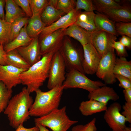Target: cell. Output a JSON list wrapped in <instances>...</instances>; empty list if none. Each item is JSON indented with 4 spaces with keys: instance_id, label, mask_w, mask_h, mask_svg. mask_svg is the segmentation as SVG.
<instances>
[{
    "instance_id": "obj_1",
    "label": "cell",
    "mask_w": 131,
    "mask_h": 131,
    "mask_svg": "<svg viewBox=\"0 0 131 131\" xmlns=\"http://www.w3.org/2000/svg\"><path fill=\"white\" fill-rule=\"evenodd\" d=\"M26 87H23L19 93L11 98L4 110L9 124L16 129L21 123L30 118L29 110L33 101Z\"/></svg>"
},
{
    "instance_id": "obj_2",
    "label": "cell",
    "mask_w": 131,
    "mask_h": 131,
    "mask_svg": "<svg viewBox=\"0 0 131 131\" xmlns=\"http://www.w3.org/2000/svg\"><path fill=\"white\" fill-rule=\"evenodd\" d=\"M54 53L50 52L43 55L40 61L20 74L21 84L26 86L30 93L39 89L48 78L51 61Z\"/></svg>"
},
{
    "instance_id": "obj_3",
    "label": "cell",
    "mask_w": 131,
    "mask_h": 131,
    "mask_svg": "<svg viewBox=\"0 0 131 131\" xmlns=\"http://www.w3.org/2000/svg\"><path fill=\"white\" fill-rule=\"evenodd\" d=\"M63 90L62 86H57L46 92L40 89L37 90L34 101L29 110L30 116L41 117L58 108Z\"/></svg>"
},
{
    "instance_id": "obj_4",
    "label": "cell",
    "mask_w": 131,
    "mask_h": 131,
    "mask_svg": "<svg viewBox=\"0 0 131 131\" xmlns=\"http://www.w3.org/2000/svg\"><path fill=\"white\" fill-rule=\"evenodd\" d=\"M66 107L55 109L46 115L35 118V124L50 129L52 131H67L78 122L70 119L66 112Z\"/></svg>"
},
{
    "instance_id": "obj_5",
    "label": "cell",
    "mask_w": 131,
    "mask_h": 131,
    "mask_svg": "<svg viewBox=\"0 0 131 131\" xmlns=\"http://www.w3.org/2000/svg\"><path fill=\"white\" fill-rule=\"evenodd\" d=\"M64 61L66 68L84 74L83 67V49L76 46L67 36H65L62 45L59 50Z\"/></svg>"
},
{
    "instance_id": "obj_6",
    "label": "cell",
    "mask_w": 131,
    "mask_h": 131,
    "mask_svg": "<svg viewBox=\"0 0 131 131\" xmlns=\"http://www.w3.org/2000/svg\"><path fill=\"white\" fill-rule=\"evenodd\" d=\"M99 81L92 80L86 77L85 74L76 70L69 71L66 76L65 80L62 86L63 89L80 88L88 91L89 93L106 85Z\"/></svg>"
},
{
    "instance_id": "obj_7",
    "label": "cell",
    "mask_w": 131,
    "mask_h": 131,
    "mask_svg": "<svg viewBox=\"0 0 131 131\" xmlns=\"http://www.w3.org/2000/svg\"><path fill=\"white\" fill-rule=\"evenodd\" d=\"M65 64L59 50L54 54L49 67L47 87L50 90L57 86H61L65 80Z\"/></svg>"
},
{
    "instance_id": "obj_8",
    "label": "cell",
    "mask_w": 131,
    "mask_h": 131,
    "mask_svg": "<svg viewBox=\"0 0 131 131\" xmlns=\"http://www.w3.org/2000/svg\"><path fill=\"white\" fill-rule=\"evenodd\" d=\"M116 58L114 52L109 51L101 58L96 73L97 76L106 84H112L116 81L114 73Z\"/></svg>"
},
{
    "instance_id": "obj_9",
    "label": "cell",
    "mask_w": 131,
    "mask_h": 131,
    "mask_svg": "<svg viewBox=\"0 0 131 131\" xmlns=\"http://www.w3.org/2000/svg\"><path fill=\"white\" fill-rule=\"evenodd\" d=\"M91 42L101 58L109 51H115L112 47L117 39L116 36L105 31L98 30L91 32Z\"/></svg>"
},
{
    "instance_id": "obj_10",
    "label": "cell",
    "mask_w": 131,
    "mask_h": 131,
    "mask_svg": "<svg viewBox=\"0 0 131 131\" xmlns=\"http://www.w3.org/2000/svg\"><path fill=\"white\" fill-rule=\"evenodd\" d=\"M122 108L121 105L114 102L107 107L105 111L104 119L112 131H123L126 126V119L120 112Z\"/></svg>"
},
{
    "instance_id": "obj_11",
    "label": "cell",
    "mask_w": 131,
    "mask_h": 131,
    "mask_svg": "<svg viewBox=\"0 0 131 131\" xmlns=\"http://www.w3.org/2000/svg\"><path fill=\"white\" fill-rule=\"evenodd\" d=\"M64 30L60 29L39 37L42 56L50 52L55 53L60 50L62 45L65 36Z\"/></svg>"
},
{
    "instance_id": "obj_12",
    "label": "cell",
    "mask_w": 131,
    "mask_h": 131,
    "mask_svg": "<svg viewBox=\"0 0 131 131\" xmlns=\"http://www.w3.org/2000/svg\"><path fill=\"white\" fill-rule=\"evenodd\" d=\"M82 47L84 54L83 67L84 73L92 75L96 73L101 58L92 43Z\"/></svg>"
},
{
    "instance_id": "obj_13",
    "label": "cell",
    "mask_w": 131,
    "mask_h": 131,
    "mask_svg": "<svg viewBox=\"0 0 131 131\" xmlns=\"http://www.w3.org/2000/svg\"><path fill=\"white\" fill-rule=\"evenodd\" d=\"M81 10L75 8L61 16L57 21L50 25L46 26L39 36L40 37L51 33L57 30L65 29L75 23Z\"/></svg>"
},
{
    "instance_id": "obj_14",
    "label": "cell",
    "mask_w": 131,
    "mask_h": 131,
    "mask_svg": "<svg viewBox=\"0 0 131 131\" xmlns=\"http://www.w3.org/2000/svg\"><path fill=\"white\" fill-rule=\"evenodd\" d=\"M26 70L17 68L11 65H0V81L9 89L22 83L20 74Z\"/></svg>"
},
{
    "instance_id": "obj_15",
    "label": "cell",
    "mask_w": 131,
    "mask_h": 131,
    "mask_svg": "<svg viewBox=\"0 0 131 131\" xmlns=\"http://www.w3.org/2000/svg\"><path fill=\"white\" fill-rule=\"evenodd\" d=\"M21 56L31 66L40 61L41 58L39 36L33 39L27 45L16 49Z\"/></svg>"
},
{
    "instance_id": "obj_16",
    "label": "cell",
    "mask_w": 131,
    "mask_h": 131,
    "mask_svg": "<svg viewBox=\"0 0 131 131\" xmlns=\"http://www.w3.org/2000/svg\"><path fill=\"white\" fill-rule=\"evenodd\" d=\"M88 97L89 99L93 100L107 105L109 101H116L119 98V96L113 88L106 85L89 93Z\"/></svg>"
},
{
    "instance_id": "obj_17",
    "label": "cell",
    "mask_w": 131,
    "mask_h": 131,
    "mask_svg": "<svg viewBox=\"0 0 131 131\" xmlns=\"http://www.w3.org/2000/svg\"><path fill=\"white\" fill-rule=\"evenodd\" d=\"M65 36L72 37L78 41L82 46L92 43L91 32L86 30L75 24L64 30Z\"/></svg>"
},
{
    "instance_id": "obj_18",
    "label": "cell",
    "mask_w": 131,
    "mask_h": 131,
    "mask_svg": "<svg viewBox=\"0 0 131 131\" xmlns=\"http://www.w3.org/2000/svg\"><path fill=\"white\" fill-rule=\"evenodd\" d=\"M99 12L103 13L109 18L118 22L130 23L131 21V11L130 6H123L121 8L106 9Z\"/></svg>"
},
{
    "instance_id": "obj_19",
    "label": "cell",
    "mask_w": 131,
    "mask_h": 131,
    "mask_svg": "<svg viewBox=\"0 0 131 131\" xmlns=\"http://www.w3.org/2000/svg\"><path fill=\"white\" fill-rule=\"evenodd\" d=\"M107 105L91 99L82 101L80 104L79 109L81 114L85 116L105 111L107 108Z\"/></svg>"
},
{
    "instance_id": "obj_20",
    "label": "cell",
    "mask_w": 131,
    "mask_h": 131,
    "mask_svg": "<svg viewBox=\"0 0 131 131\" xmlns=\"http://www.w3.org/2000/svg\"><path fill=\"white\" fill-rule=\"evenodd\" d=\"M27 24V23L22 28L19 34L13 40L4 46V49L6 52L16 49L20 47L26 46L33 39L29 37L26 31Z\"/></svg>"
},
{
    "instance_id": "obj_21",
    "label": "cell",
    "mask_w": 131,
    "mask_h": 131,
    "mask_svg": "<svg viewBox=\"0 0 131 131\" xmlns=\"http://www.w3.org/2000/svg\"><path fill=\"white\" fill-rule=\"evenodd\" d=\"M94 22L95 26L98 30L115 36L118 34L114 23L106 15L100 13H97L95 14Z\"/></svg>"
},
{
    "instance_id": "obj_22",
    "label": "cell",
    "mask_w": 131,
    "mask_h": 131,
    "mask_svg": "<svg viewBox=\"0 0 131 131\" xmlns=\"http://www.w3.org/2000/svg\"><path fill=\"white\" fill-rule=\"evenodd\" d=\"M5 3V20L7 22L11 24L16 19L26 16L14 0H6Z\"/></svg>"
},
{
    "instance_id": "obj_23",
    "label": "cell",
    "mask_w": 131,
    "mask_h": 131,
    "mask_svg": "<svg viewBox=\"0 0 131 131\" xmlns=\"http://www.w3.org/2000/svg\"><path fill=\"white\" fill-rule=\"evenodd\" d=\"M95 15L94 11L81 12L78 15L75 24L88 31H95L98 30L95 24Z\"/></svg>"
},
{
    "instance_id": "obj_24",
    "label": "cell",
    "mask_w": 131,
    "mask_h": 131,
    "mask_svg": "<svg viewBox=\"0 0 131 131\" xmlns=\"http://www.w3.org/2000/svg\"><path fill=\"white\" fill-rule=\"evenodd\" d=\"M46 26L41 20L40 15L33 16L28 19L26 32L29 37L33 39L39 36Z\"/></svg>"
},
{
    "instance_id": "obj_25",
    "label": "cell",
    "mask_w": 131,
    "mask_h": 131,
    "mask_svg": "<svg viewBox=\"0 0 131 131\" xmlns=\"http://www.w3.org/2000/svg\"><path fill=\"white\" fill-rule=\"evenodd\" d=\"M66 14L63 11L48 4L41 13L40 16L42 21L47 26Z\"/></svg>"
},
{
    "instance_id": "obj_26",
    "label": "cell",
    "mask_w": 131,
    "mask_h": 131,
    "mask_svg": "<svg viewBox=\"0 0 131 131\" xmlns=\"http://www.w3.org/2000/svg\"><path fill=\"white\" fill-rule=\"evenodd\" d=\"M114 73L123 76L131 80V61H128L125 57H116Z\"/></svg>"
},
{
    "instance_id": "obj_27",
    "label": "cell",
    "mask_w": 131,
    "mask_h": 131,
    "mask_svg": "<svg viewBox=\"0 0 131 131\" xmlns=\"http://www.w3.org/2000/svg\"><path fill=\"white\" fill-rule=\"evenodd\" d=\"M7 60L10 65L25 70L31 66L21 56L16 49L6 52Z\"/></svg>"
},
{
    "instance_id": "obj_28",
    "label": "cell",
    "mask_w": 131,
    "mask_h": 131,
    "mask_svg": "<svg viewBox=\"0 0 131 131\" xmlns=\"http://www.w3.org/2000/svg\"><path fill=\"white\" fill-rule=\"evenodd\" d=\"M12 93V89H8L2 82L0 81V115L7 107Z\"/></svg>"
},
{
    "instance_id": "obj_29",
    "label": "cell",
    "mask_w": 131,
    "mask_h": 131,
    "mask_svg": "<svg viewBox=\"0 0 131 131\" xmlns=\"http://www.w3.org/2000/svg\"><path fill=\"white\" fill-rule=\"evenodd\" d=\"M28 20L25 17H22L11 23L9 42L13 40L19 34L22 28L27 23Z\"/></svg>"
},
{
    "instance_id": "obj_30",
    "label": "cell",
    "mask_w": 131,
    "mask_h": 131,
    "mask_svg": "<svg viewBox=\"0 0 131 131\" xmlns=\"http://www.w3.org/2000/svg\"><path fill=\"white\" fill-rule=\"evenodd\" d=\"M11 24L0 18V42L5 45L9 42Z\"/></svg>"
},
{
    "instance_id": "obj_31",
    "label": "cell",
    "mask_w": 131,
    "mask_h": 131,
    "mask_svg": "<svg viewBox=\"0 0 131 131\" xmlns=\"http://www.w3.org/2000/svg\"><path fill=\"white\" fill-rule=\"evenodd\" d=\"M92 1L96 10L99 12L103 9L119 8L123 6L115 0H94Z\"/></svg>"
},
{
    "instance_id": "obj_32",
    "label": "cell",
    "mask_w": 131,
    "mask_h": 131,
    "mask_svg": "<svg viewBox=\"0 0 131 131\" xmlns=\"http://www.w3.org/2000/svg\"><path fill=\"white\" fill-rule=\"evenodd\" d=\"M49 0H30V5L32 16L40 15L45 8L48 4Z\"/></svg>"
},
{
    "instance_id": "obj_33",
    "label": "cell",
    "mask_w": 131,
    "mask_h": 131,
    "mask_svg": "<svg viewBox=\"0 0 131 131\" xmlns=\"http://www.w3.org/2000/svg\"><path fill=\"white\" fill-rule=\"evenodd\" d=\"M76 0H58L56 8L67 14L75 8Z\"/></svg>"
},
{
    "instance_id": "obj_34",
    "label": "cell",
    "mask_w": 131,
    "mask_h": 131,
    "mask_svg": "<svg viewBox=\"0 0 131 131\" xmlns=\"http://www.w3.org/2000/svg\"><path fill=\"white\" fill-rule=\"evenodd\" d=\"M117 33L131 37V23L122 22H117L115 24Z\"/></svg>"
},
{
    "instance_id": "obj_35",
    "label": "cell",
    "mask_w": 131,
    "mask_h": 131,
    "mask_svg": "<svg viewBox=\"0 0 131 131\" xmlns=\"http://www.w3.org/2000/svg\"><path fill=\"white\" fill-rule=\"evenodd\" d=\"M75 8L77 10L83 9L87 12H92L96 10L92 1L91 0H77Z\"/></svg>"
},
{
    "instance_id": "obj_36",
    "label": "cell",
    "mask_w": 131,
    "mask_h": 131,
    "mask_svg": "<svg viewBox=\"0 0 131 131\" xmlns=\"http://www.w3.org/2000/svg\"><path fill=\"white\" fill-rule=\"evenodd\" d=\"M96 121V118H94L85 125L79 124L74 126L72 128L71 131H97Z\"/></svg>"
},
{
    "instance_id": "obj_37",
    "label": "cell",
    "mask_w": 131,
    "mask_h": 131,
    "mask_svg": "<svg viewBox=\"0 0 131 131\" xmlns=\"http://www.w3.org/2000/svg\"><path fill=\"white\" fill-rule=\"evenodd\" d=\"M15 3L22 8L27 16L31 17L32 14L30 8V0H14Z\"/></svg>"
},
{
    "instance_id": "obj_38",
    "label": "cell",
    "mask_w": 131,
    "mask_h": 131,
    "mask_svg": "<svg viewBox=\"0 0 131 131\" xmlns=\"http://www.w3.org/2000/svg\"><path fill=\"white\" fill-rule=\"evenodd\" d=\"M112 47L115 49L117 55L119 57H125L128 56L125 47L119 41H114Z\"/></svg>"
},
{
    "instance_id": "obj_39",
    "label": "cell",
    "mask_w": 131,
    "mask_h": 131,
    "mask_svg": "<svg viewBox=\"0 0 131 131\" xmlns=\"http://www.w3.org/2000/svg\"><path fill=\"white\" fill-rule=\"evenodd\" d=\"M115 77L119 82V86L120 87L126 89L131 88V80L120 75L114 74Z\"/></svg>"
},
{
    "instance_id": "obj_40",
    "label": "cell",
    "mask_w": 131,
    "mask_h": 131,
    "mask_svg": "<svg viewBox=\"0 0 131 131\" xmlns=\"http://www.w3.org/2000/svg\"><path fill=\"white\" fill-rule=\"evenodd\" d=\"M123 111L121 113L127 119V122L131 123V103L125 102L123 106Z\"/></svg>"
},
{
    "instance_id": "obj_41",
    "label": "cell",
    "mask_w": 131,
    "mask_h": 131,
    "mask_svg": "<svg viewBox=\"0 0 131 131\" xmlns=\"http://www.w3.org/2000/svg\"><path fill=\"white\" fill-rule=\"evenodd\" d=\"M6 56V52L4 48L3 45L1 43L0 45V65L6 66L10 65Z\"/></svg>"
},
{
    "instance_id": "obj_42",
    "label": "cell",
    "mask_w": 131,
    "mask_h": 131,
    "mask_svg": "<svg viewBox=\"0 0 131 131\" xmlns=\"http://www.w3.org/2000/svg\"><path fill=\"white\" fill-rule=\"evenodd\" d=\"M119 41L125 47H126L130 49H131V38L125 35H122L120 40Z\"/></svg>"
},
{
    "instance_id": "obj_43",
    "label": "cell",
    "mask_w": 131,
    "mask_h": 131,
    "mask_svg": "<svg viewBox=\"0 0 131 131\" xmlns=\"http://www.w3.org/2000/svg\"><path fill=\"white\" fill-rule=\"evenodd\" d=\"M15 131H39L38 127L36 125L30 128H26L24 127L23 123H21L16 129Z\"/></svg>"
},
{
    "instance_id": "obj_44",
    "label": "cell",
    "mask_w": 131,
    "mask_h": 131,
    "mask_svg": "<svg viewBox=\"0 0 131 131\" xmlns=\"http://www.w3.org/2000/svg\"><path fill=\"white\" fill-rule=\"evenodd\" d=\"M123 93L126 102L131 103V88L124 89Z\"/></svg>"
},
{
    "instance_id": "obj_45",
    "label": "cell",
    "mask_w": 131,
    "mask_h": 131,
    "mask_svg": "<svg viewBox=\"0 0 131 131\" xmlns=\"http://www.w3.org/2000/svg\"><path fill=\"white\" fill-rule=\"evenodd\" d=\"M5 3V0H0V18L3 20H5L4 8Z\"/></svg>"
},
{
    "instance_id": "obj_46",
    "label": "cell",
    "mask_w": 131,
    "mask_h": 131,
    "mask_svg": "<svg viewBox=\"0 0 131 131\" xmlns=\"http://www.w3.org/2000/svg\"><path fill=\"white\" fill-rule=\"evenodd\" d=\"M58 0H49L48 5L52 6L56 8Z\"/></svg>"
},
{
    "instance_id": "obj_47",
    "label": "cell",
    "mask_w": 131,
    "mask_h": 131,
    "mask_svg": "<svg viewBox=\"0 0 131 131\" xmlns=\"http://www.w3.org/2000/svg\"><path fill=\"white\" fill-rule=\"evenodd\" d=\"M35 125H37L39 128V131H50L46 127L42 126L39 124H35Z\"/></svg>"
},
{
    "instance_id": "obj_48",
    "label": "cell",
    "mask_w": 131,
    "mask_h": 131,
    "mask_svg": "<svg viewBox=\"0 0 131 131\" xmlns=\"http://www.w3.org/2000/svg\"><path fill=\"white\" fill-rule=\"evenodd\" d=\"M123 131H131V126L127 127L126 126L124 129Z\"/></svg>"
},
{
    "instance_id": "obj_49",
    "label": "cell",
    "mask_w": 131,
    "mask_h": 131,
    "mask_svg": "<svg viewBox=\"0 0 131 131\" xmlns=\"http://www.w3.org/2000/svg\"><path fill=\"white\" fill-rule=\"evenodd\" d=\"M1 44V42H0V45Z\"/></svg>"
}]
</instances>
